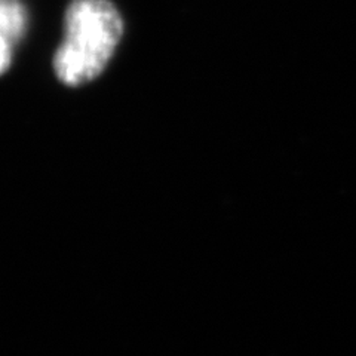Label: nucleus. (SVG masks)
Returning <instances> with one entry per match:
<instances>
[{
	"label": "nucleus",
	"instance_id": "3",
	"mask_svg": "<svg viewBox=\"0 0 356 356\" xmlns=\"http://www.w3.org/2000/svg\"><path fill=\"white\" fill-rule=\"evenodd\" d=\"M13 61V42L0 33V74L5 73Z\"/></svg>",
	"mask_w": 356,
	"mask_h": 356
},
{
	"label": "nucleus",
	"instance_id": "2",
	"mask_svg": "<svg viewBox=\"0 0 356 356\" xmlns=\"http://www.w3.org/2000/svg\"><path fill=\"white\" fill-rule=\"evenodd\" d=\"M27 10L18 0H0V33L15 43L27 29Z\"/></svg>",
	"mask_w": 356,
	"mask_h": 356
},
{
	"label": "nucleus",
	"instance_id": "1",
	"mask_svg": "<svg viewBox=\"0 0 356 356\" xmlns=\"http://www.w3.org/2000/svg\"><path fill=\"white\" fill-rule=\"evenodd\" d=\"M124 21L110 0H73L65 10L64 40L54 55V70L70 86L91 82L113 57Z\"/></svg>",
	"mask_w": 356,
	"mask_h": 356
}]
</instances>
